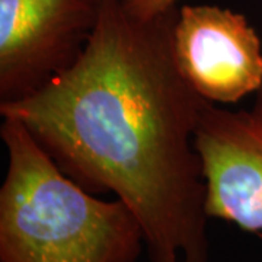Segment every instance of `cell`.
Returning <instances> with one entry per match:
<instances>
[{"mask_svg": "<svg viewBox=\"0 0 262 262\" xmlns=\"http://www.w3.org/2000/svg\"><path fill=\"white\" fill-rule=\"evenodd\" d=\"M175 6L151 19L102 0L72 67L27 98L0 103L77 185L133 211L149 262H208L206 181L195 128L206 99L173 54Z\"/></svg>", "mask_w": 262, "mask_h": 262, "instance_id": "6da1fadb", "label": "cell"}, {"mask_svg": "<svg viewBox=\"0 0 262 262\" xmlns=\"http://www.w3.org/2000/svg\"><path fill=\"white\" fill-rule=\"evenodd\" d=\"M0 136V262H139L144 233L121 200L77 185L18 120L3 118Z\"/></svg>", "mask_w": 262, "mask_h": 262, "instance_id": "7a4b0ae2", "label": "cell"}, {"mask_svg": "<svg viewBox=\"0 0 262 262\" xmlns=\"http://www.w3.org/2000/svg\"><path fill=\"white\" fill-rule=\"evenodd\" d=\"M102 0H0V103L20 101L75 64Z\"/></svg>", "mask_w": 262, "mask_h": 262, "instance_id": "3957f363", "label": "cell"}, {"mask_svg": "<svg viewBox=\"0 0 262 262\" xmlns=\"http://www.w3.org/2000/svg\"><path fill=\"white\" fill-rule=\"evenodd\" d=\"M206 211L249 233L262 232V86L249 110L206 102L195 128Z\"/></svg>", "mask_w": 262, "mask_h": 262, "instance_id": "277c9868", "label": "cell"}, {"mask_svg": "<svg viewBox=\"0 0 262 262\" xmlns=\"http://www.w3.org/2000/svg\"><path fill=\"white\" fill-rule=\"evenodd\" d=\"M179 72L207 102L236 103L262 86V42L242 13L182 5L173 27Z\"/></svg>", "mask_w": 262, "mask_h": 262, "instance_id": "5b68a950", "label": "cell"}, {"mask_svg": "<svg viewBox=\"0 0 262 262\" xmlns=\"http://www.w3.org/2000/svg\"><path fill=\"white\" fill-rule=\"evenodd\" d=\"M179 0H121L124 10L137 19H151L177 6Z\"/></svg>", "mask_w": 262, "mask_h": 262, "instance_id": "8992f818", "label": "cell"}]
</instances>
